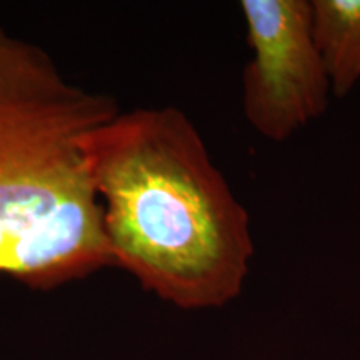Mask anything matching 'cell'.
Listing matches in <instances>:
<instances>
[{"label":"cell","mask_w":360,"mask_h":360,"mask_svg":"<svg viewBox=\"0 0 360 360\" xmlns=\"http://www.w3.org/2000/svg\"><path fill=\"white\" fill-rule=\"evenodd\" d=\"M112 265L180 309L222 307L254 255L250 219L175 107L120 110L84 139Z\"/></svg>","instance_id":"1"},{"label":"cell","mask_w":360,"mask_h":360,"mask_svg":"<svg viewBox=\"0 0 360 360\" xmlns=\"http://www.w3.org/2000/svg\"><path fill=\"white\" fill-rule=\"evenodd\" d=\"M252 58L242 75V107L255 132L285 142L323 115L332 85L314 35L307 0L240 4Z\"/></svg>","instance_id":"3"},{"label":"cell","mask_w":360,"mask_h":360,"mask_svg":"<svg viewBox=\"0 0 360 360\" xmlns=\"http://www.w3.org/2000/svg\"><path fill=\"white\" fill-rule=\"evenodd\" d=\"M119 112L0 25V274L51 290L112 265L84 139Z\"/></svg>","instance_id":"2"},{"label":"cell","mask_w":360,"mask_h":360,"mask_svg":"<svg viewBox=\"0 0 360 360\" xmlns=\"http://www.w3.org/2000/svg\"><path fill=\"white\" fill-rule=\"evenodd\" d=\"M314 35L332 85L345 97L360 80V0H312Z\"/></svg>","instance_id":"4"}]
</instances>
